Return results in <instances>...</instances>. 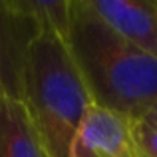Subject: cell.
<instances>
[{"instance_id":"obj_1","label":"cell","mask_w":157,"mask_h":157,"mask_svg":"<svg viewBox=\"0 0 157 157\" xmlns=\"http://www.w3.org/2000/svg\"><path fill=\"white\" fill-rule=\"evenodd\" d=\"M64 38L96 105L139 119L157 101V58L105 26L88 0H70Z\"/></svg>"},{"instance_id":"obj_2","label":"cell","mask_w":157,"mask_h":157,"mask_svg":"<svg viewBox=\"0 0 157 157\" xmlns=\"http://www.w3.org/2000/svg\"><path fill=\"white\" fill-rule=\"evenodd\" d=\"M18 98L52 157H70L82 119L94 105L66 38L36 24L22 50Z\"/></svg>"},{"instance_id":"obj_3","label":"cell","mask_w":157,"mask_h":157,"mask_svg":"<svg viewBox=\"0 0 157 157\" xmlns=\"http://www.w3.org/2000/svg\"><path fill=\"white\" fill-rule=\"evenodd\" d=\"M70 157H141L133 119L94 104L78 127Z\"/></svg>"},{"instance_id":"obj_4","label":"cell","mask_w":157,"mask_h":157,"mask_svg":"<svg viewBox=\"0 0 157 157\" xmlns=\"http://www.w3.org/2000/svg\"><path fill=\"white\" fill-rule=\"evenodd\" d=\"M88 4L115 34L157 58V0H88Z\"/></svg>"},{"instance_id":"obj_5","label":"cell","mask_w":157,"mask_h":157,"mask_svg":"<svg viewBox=\"0 0 157 157\" xmlns=\"http://www.w3.org/2000/svg\"><path fill=\"white\" fill-rule=\"evenodd\" d=\"M0 157H52L28 113L12 92H0Z\"/></svg>"},{"instance_id":"obj_6","label":"cell","mask_w":157,"mask_h":157,"mask_svg":"<svg viewBox=\"0 0 157 157\" xmlns=\"http://www.w3.org/2000/svg\"><path fill=\"white\" fill-rule=\"evenodd\" d=\"M133 135L141 157H157V123L145 117L133 119Z\"/></svg>"},{"instance_id":"obj_7","label":"cell","mask_w":157,"mask_h":157,"mask_svg":"<svg viewBox=\"0 0 157 157\" xmlns=\"http://www.w3.org/2000/svg\"><path fill=\"white\" fill-rule=\"evenodd\" d=\"M143 117H145V119H149V121H153V123H157V101H155V104L149 107V109H147V113L143 115Z\"/></svg>"},{"instance_id":"obj_8","label":"cell","mask_w":157,"mask_h":157,"mask_svg":"<svg viewBox=\"0 0 157 157\" xmlns=\"http://www.w3.org/2000/svg\"><path fill=\"white\" fill-rule=\"evenodd\" d=\"M2 88H4V86H2V80H0V92H2Z\"/></svg>"}]
</instances>
